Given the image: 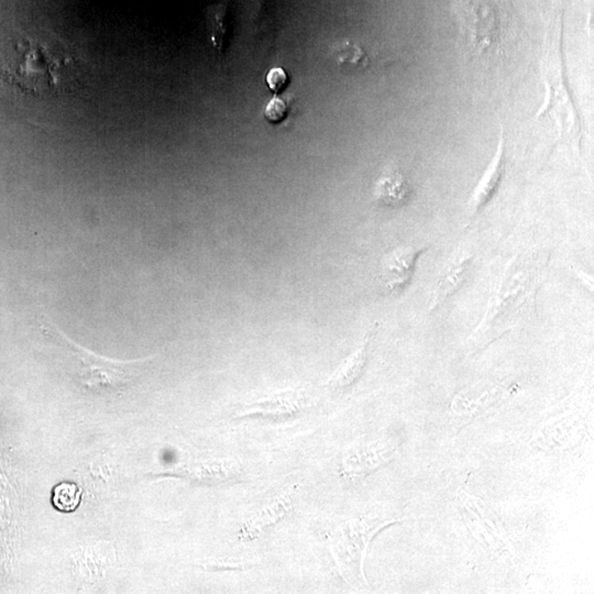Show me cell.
Wrapping results in <instances>:
<instances>
[{
	"label": "cell",
	"instance_id": "cell-7",
	"mask_svg": "<svg viewBox=\"0 0 594 594\" xmlns=\"http://www.w3.org/2000/svg\"><path fill=\"white\" fill-rule=\"evenodd\" d=\"M471 259L468 255H459V257L452 261L451 267L446 270L443 274L441 280L436 285V288L433 293V301L431 307L434 308L441 306L446 299L456 292L459 285L463 281V278L470 267Z\"/></svg>",
	"mask_w": 594,
	"mask_h": 594
},
{
	"label": "cell",
	"instance_id": "cell-4",
	"mask_svg": "<svg viewBox=\"0 0 594 594\" xmlns=\"http://www.w3.org/2000/svg\"><path fill=\"white\" fill-rule=\"evenodd\" d=\"M421 251L414 247H400L386 254L381 261V280L385 288L396 291L409 281Z\"/></svg>",
	"mask_w": 594,
	"mask_h": 594
},
{
	"label": "cell",
	"instance_id": "cell-9",
	"mask_svg": "<svg viewBox=\"0 0 594 594\" xmlns=\"http://www.w3.org/2000/svg\"><path fill=\"white\" fill-rule=\"evenodd\" d=\"M228 3L223 2L211 7L209 14L210 37L217 55L224 56L226 51V37L228 32Z\"/></svg>",
	"mask_w": 594,
	"mask_h": 594
},
{
	"label": "cell",
	"instance_id": "cell-11",
	"mask_svg": "<svg viewBox=\"0 0 594 594\" xmlns=\"http://www.w3.org/2000/svg\"><path fill=\"white\" fill-rule=\"evenodd\" d=\"M337 61L341 65H349L355 67V69L368 65V57H366V52L354 43H346L338 50Z\"/></svg>",
	"mask_w": 594,
	"mask_h": 594
},
{
	"label": "cell",
	"instance_id": "cell-10",
	"mask_svg": "<svg viewBox=\"0 0 594 594\" xmlns=\"http://www.w3.org/2000/svg\"><path fill=\"white\" fill-rule=\"evenodd\" d=\"M82 492L74 483H61L53 490L52 501L57 510L74 511L80 505Z\"/></svg>",
	"mask_w": 594,
	"mask_h": 594
},
{
	"label": "cell",
	"instance_id": "cell-8",
	"mask_svg": "<svg viewBox=\"0 0 594 594\" xmlns=\"http://www.w3.org/2000/svg\"><path fill=\"white\" fill-rule=\"evenodd\" d=\"M370 342L371 335L366 337L364 344L351 356V358L345 362V365L341 366L340 371L334 375V378L331 379L330 383L331 389H346L347 386L351 385L359 378L361 371L366 365Z\"/></svg>",
	"mask_w": 594,
	"mask_h": 594
},
{
	"label": "cell",
	"instance_id": "cell-13",
	"mask_svg": "<svg viewBox=\"0 0 594 594\" xmlns=\"http://www.w3.org/2000/svg\"><path fill=\"white\" fill-rule=\"evenodd\" d=\"M265 83H267L268 89L272 93L275 95L281 94L288 89L289 84L288 75L282 67H273V69L268 72L267 76H265Z\"/></svg>",
	"mask_w": 594,
	"mask_h": 594
},
{
	"label": "cell",
	"instance_id": "cell-2",
	"mask_svg": "<svg viewBox=\"0 0 594 594\" xmlns=\"http://www.w3.org/2000/svg\"><path fill=\"white\" fill-rule=\"evenodd\" d=\"M17 66H8L4 74L12 83L22 90L41 95L60 90L62 81L65 80V71L70 69L71 55L65 47L56 45H43L41 42L26 40L19 43Z\"/></svg>",
	"mask_w": 594,
	"mask_h": 594
},
{
	"label": "cell",
	"instance_id": "cell-12",
	"mask_svg": "<svg viewBox=\"0 0 594 594\" xmlns=\"http://www.w3.org/2000/svg\"><path fill=\"white\" fill-rule=\"evenodd\" d=\"M288 106L279 98H273L265 106L263 117L270 125H279L284 122L288 116Z\"/></svg>",
	"mask_w": 594,
	"mask_h": 594
},
{
	"label": "cell",
	"instance_id": "cell-5",
	"mask_svg": "<svg viewBox=\"0 0 594 594\" xmlns=\"http://www.w3.org/2000/svg\"><path fill=\"white\" fill-rule=\"evenodd\" d=\"M506 167L505 142L504 136L501 134L499 149L492 161L491 166L483 176L479 185L477 186L475 194L471 200V209L473 212L479 211L486 202L491 200L499 186L502 177L504 176Z\"/></svg>",
	"mask_w": 594,
	"mask_h": 594
},
{
	"label": "cell",
	"instance_id": "cell-3",
	"mask_svg": "<svg viewBox=\"0 0 594 594\" xmlns=\"http://www.w3.org/2000/svg\"><path fill=\"white\" fill-rule=\"evenodd\" d=\"M512 273H513L512 277L502 283L494 306H491L486 321L482 323V325L486 323V330L495 323V334L499 327L501 334L504 328L516 325L521 317V314L529 311L530 299L535 298L538 272H536V270L529 271V269L523 265L520 281L518 277H516L518 281H515V272Z\"/></svg>",
	"mask_w": 594,
	"mask_h": 594
},
{
	"label": "cell",
	"instance_id": "cell-6",
	"mask_svg": "<svg viewBox=\"0 0 594 594\" xmlns=\"http://www.w3.org/2000/svg\"><path fill=\"white\" fill-rule=\"evenodd\" d=\"M410 193L407 177L399 168H391L381 176L375 187V197L386 206L402 205Z\"/></svg>",
	"mask_w": 594,
	"mask_h": 594
},
{
	"label": "cell",
	"instance_id": "cell-1",
	"mask_svg": "<svg viewBox=\"0 0 594 594\" xmlns=\"http://www.w3.org/2000/svg\"><path fill=\"white\" fill-rule=\"evenodd\" d=\"M41 326L43 335L62 352L66 374L86 392L122 393L142 374L143 366L152 360V357L133 360L108 358L76 344L56 326L46 325V323Z\"/></svg>",
	"mask_w": 594,
	"mask_h": 594
}]
</instances>
